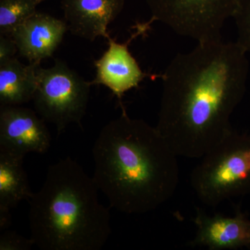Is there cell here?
<instances>
[{"mask_svg": "<svg viewBox=\"0 0 250 250\" xmlns=\"http://www.w3.org/2000/svg\"><path fill=\"white\" fill-rule=\"evenodd\" d=\"M247 54L236 41L197 42L166 67L156 127L177 156L200 159L233 129L230 118L246 91Z\"/></svg>", "mask_w": 250, "mask_h": 250, "instance_id": "6da1fadb", "label": "cell"}, {"mask_svg": "<svg viewBox=\"0 0 250 250\" xmlns=\"http://www.w3.org/2000/svg\"><path fill=\"white\" fill-rule=\"evenodd\" d=\"M92 153L94 181L118 211L144 214L176 191L178 156L156 126L130 118L124 108L121 116L104 126Z\"/></svg>", "mask_w": 250, "mask_h": 250, "instance_id": "7a4b0ae2", "label": "cell"}, {"mask_svg": "<svg viewBox=\"0 0 250 250\" xmlns=\"http://www.w3.org/2000/svg\"><path fill=\"white\" fill-rule=\"evenodd\" d=\"M98 188L70 157L49 166L29 200L31 238L42 250H100L111 233L109 209Z\"/></svg>", "mask_w": 250, "mask_h": 250, "instance_id": "3957f363", "label": "cell"}, {"mask_svg": "<svg viewBox=\"0 0 250 250\" xmlns=\"http://www.w3.org/2000/svg\"><path fill=\"white\" fill-rule=\"evenodd\" d=\"M200 159L190 182L202 204L214 207L250 194V133L231 129Z\"/></svg>", "mask_w": 250, "mask_h": 250, "instance_id": "277c9868", "label": "cell"}, {"mask_svg": "<svg viewBox=\"0 0 250 250\" xmlns=\"http://www.w3.org/2000/svg\"><path fill=\"white\" fill-rule=\"evenodd\" d=\"M34 101L35 111L57 128V136L70 124L82 127L86 112L91 82H87L65 62L57 59L53 66L37 69Z\"/></svg>", "mask_w": 250, "mask_h": 250, "instance_id": "5b68a950", "label": "cell"}, {"mask_svg": "<svg viewBox=\"0 0 250 250\" xmlns=\"http://www.w3.org/2000/svg\"><path fill=\"white\" fill-rule=\"evenodd\" d=\"M239 0H146L151 22H162L197 42L221 40L224 24Z\"/></svg>", "mask_w": 250, "mask_h": 250, "instance_id": "8992f818", "label": "cell"}, {"mask_svg": "<svg viewBox=\"0 0 250 250\" xmlns=\"http://www.w3.org/2000/svg\"><path fill=\"white\" fill-rule=\"evenodd\" d=\"M51 145L45 121L36 111L20 106L0 108V152L24 159L29 153L44 154Z\"/></svg>", "mask_w": 250, "mask_h": 250, "instance_id": "52a82bcc", "label": "cell"}, {"mask_svg": "<svg viewBox=\"0 0 250 250\" xmlns=\"http://www.w3.org/2000/svg\"><path fill=\"white\" fill-rule=\"evenodd\" d=\"M150 24L148 22L138 24L137 31L123 43L111 38L108 39V49L95 62L96 75L90 82L92 85H104L121 100L125 93L139 86L149 76L143 71L128 45L135 38L145 34Z\"/></svg>", "mask_w": 250, "mask_h": 250, "instance_id": "ba28073f", "label": "cell"}, {"mask_svg": "<svg viewBox=\"0 0 250 250\" xmlns=\"http://www.w3.org/2000/svg\"><path fill=\"white\" fill-rule=\"evenodd\" d=\"M194 223L197 228L192 247H206L212 250L250 248V219L240 208L232 217L209 215L197 208Z\"/></svg>", "mask_w": 250, "mask_h": 250, "instance_id": "9c48e42d", "label": "cell"}, {"mask_svg": "<svg viewBox=\"0 0 250 250\" xmlns=\"http://www.w3.org/2000/svg\"><path fill=\"white\" fill-rule=\"evenodd\" d=\"M124 0H62L67 30L90 41L109 39L108 27L121 14Z\"/></svg>", "mask_w": 250, "mask_h": 250, "instance_id": "30bf717a", "label": "cell"}, {"mask_svg": "<svg viewBox=\"0 0 250 250\" xmlns=\"http://www.w3.org/2000/svg\"><path fill=\"white\" fill-rule=\"evenodd\" d=\"M67 30L66 22L36 12L11 34L18 52L29 62L41 64L52 57Z\"/></svg>", "mask_w": 250, "mask_h": 250, "instance_id": "8fae6325", "label": "cell"}, {"mask_svg": "<svg viewBox=\"0 0 250 250\" xmlns=\"http://www.w3.org/2000/svg\"><path fill=\"white\" fill-rule=\"evenodd\" d=\"M23 158L0 152V231L11 223V210L32 197Z\"/></svg>", "mask_w": 250, "mask_h": 250, "instance_id": "7c38bea8", "label": "cell"}, {"mask_svg": "<svg viewBox=\"0 0 250 250\" xmlns=\"http://www.w3.org/2000/svg\"><path fill=\"white\" fill-rule=\"evenodd\" d=\"M40 64L24 65L17 58L0 64V105L20 106L33 100Z\"/></svg>", "mask_w": 250, "mask_h": 250, "instance_id": "4fadbf2b", "label": "cell"}, {"mask_svg": "<svg viewBox=\"0 0 250 250\" xmlns=\"http://www.w3.org/2000/svg\"><path fill=\"white\" fill-rule=\"evenodd\" d=\"M45 0H0V35L11 36Z\"/></svg>", "mask_w": 250, "mask_h": 250, "instance_id": "5bb4252c", "label": "cell"}, {"mask_svg": "<svg viewBox=\"0 0 250 250\" xmlns=\"http://www.w3.org/2000/svg\"><path fill=\"white\" fill-rule=\"evenodd\" d=\"M232 18L237 29L236 43L250 52V0H239Z\"/></svg>", "mask_w": 250, "mask_h": 250, "instance_id": "9a60e30c", "label": "cell"}, {"mask_svg": "<svg viewBox=\"0 0 250 250\" xmlns=\"http://www.w3.org/2000/svg\"><path fill=\"white\" fill-rule=\"evenodd\" d=\"M34 246L31 237L25 238L16 231H4L0 236V250H29Z\"/></svg>", "mask_w": 250, "mask_h": 250, "instance_id": "2e32d148", "label": "cell"}, {"mask_svg": "<svg viewBox=\"0 0 250 250\" xmlns=\"http://www.w3.org/2000/svg\"><path fill=\"white\" fill-rule=\"evenodd\" d=\"M17 45L11 36L0 35V64L15 58Z\"/></svg>", "mask_w": 250, "mask_h": 250, "instance_id": "e0dca14e", "label": "cell"}]
</instances>
